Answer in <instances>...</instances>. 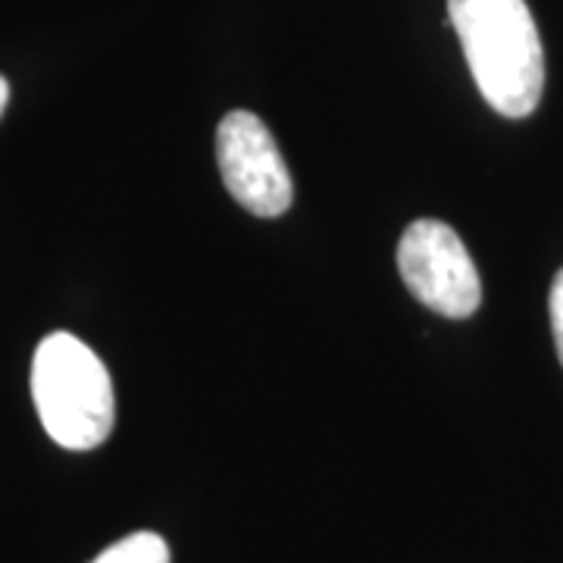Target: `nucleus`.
<instances>
[{
	"label": "nucleus",
	"instance_id": "0eeeda50",
	"mask_svg": "<svg viewBox=\"0 0 563 563\" xmlns=\"http://www.w3.org/2000/svg\"><path fill=\"white\" fill-rule=\"evenodd\" d=\"M7 101H10V81L0 76V117H3V110H7Z\"/></svg>",
	"mask_w": 563,
	"mask_h": 563
},
{
	"label": "nucleus",
	"instance_id": "39448f33",
	"mask_svg": "<svg viewBox=\"0 0 563 563\" xmlns=\"http://www.w3.org/2000/svg\"><path fill=\"white\" fill-rule=\"evenodd\" d=\"M91 563H169V548L157 532H132Z\"/></svg>",
	"mask_w": 563,
	"mask_h": 563
},
{
	"label": "nucleus",
	"instance_id": "f257e3e1",
	"mask_svg": "<svg viewBox=\"0 0 563 563\" xmlns=\"http://www.w3.org/2000/svg\"><path fill=\"white\" fill-rule=\"evenodd\" d=\"M448 20L488 107L510 120L536 113L544 51L526 0H448Z\"/></svg>",
	"mask_w": 563,
	"mask_h": 563
},
{
	"label": "nucleus",
	"instance_id": "423d86ee",
	"mask_svg": "<svg viewBox=\"0 0 563 563\" xmlns=\"http://www.w3.org/2000/svg\"><path fill=\"white\" fill-rule=\"evenodd\" d=\"M548 310H551V329H554V344H558V357L563 363V269L554 276L551 285V298H548Z\"/></svg>",
	"mask_w": 563,
	"mask_h": 563
},
{
	"label": "nucleus",
	"instance_id": "20e7f679",
	"mask_svg": "<svg viewBox=\"0 0 563 563\" xmlns=\"http://www.w3.org/2000/svg\"><path fill=\"white\" fill-rule=\"evenodd\" d=\"M217 163L229 195L247 213L269 220L291 207L295 185L276 139L269 135L261 117L247 110H232L222 117L217 129Z\"/></svg>",
	"mask_w": 563,
	"mask_h": 563
},
{
	"label": "nucleus",
	"instance_id": "7ed1b4c3",
	"mask_svg": "<svg viewBox=\"0 0 563 563\" xmlns=\"http://www.w3.org/2000/svg\"><path fill=\"white\" fill-rule=\"evenodd\" d=\"M398 273L429 310L466 320L483 303V279L461 235L442 220H417L398 242Z\"/></svg>",
	"mask_w": 563,
	"mask_h": 563
},
{
	"label": "nucleus",
	"instance_id": "f03ea898",
	"mask_svg": "<svg viewBox=\"0 0 563 563\" xmlns=\"http://www.w3.org/2000/svg\"><path fill=\"white\" fill-rule=\"evenodd\" d=\"M32 398L41 426L66 451H91L117 420L113 383L101 357L69 332L44 335L32 361Z\"/></svg>",
	"mask_w": 563,
	"mask_h": 563
}]
</instances>
